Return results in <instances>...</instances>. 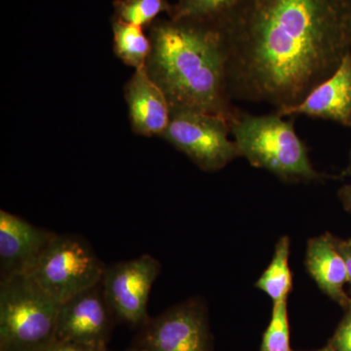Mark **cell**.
Here are the masks:
<instances>
[{"label": "cell", "instance_id": "cell-1", "mask_svg": "<svg viewBox=\"0 0 351 351\" xmlns=\"http://www.w3.org/2000/svg\"><path fill=\"white\" fill-rule=\"evenodd\" d=\"M230 99L299 105L351 52V0H240L217 23Z\"/></svg>", "mask_w": 351, "mask_h": 351}, {"label": "cell", "instance_id": "cell-2", "mask_svg": "<svg viewBox=\"0 0 351 351\" xmlns=\"http://www.w3.org/2000/svg\"><path fill=\"white\" fill-rule=\"evenodd\" d=\"M147 73L171 107L221 115L230 120L237 110L228 90V56L218 25L201 21H161L149 32Z\"/></svg>", "mask_w": 351, "mask_h": 351}, {"label": "cell", "instance_id": "cell-3", "mask_svg": "<svg viewBox=\"0 0 351 351\" xmlns=\"http://www.w3.org/2000/svg\"><path fill=\"white\" fill-rule=\"evenodd\" d=\"M230 126L239 156L254 167L267 170L286 182L320 179L292 122L276 112L255 115L237 110Z\"/></svg>", "mask_w": 351, "mask_h": 351}, {"label": "cell", "instance_id": "cell-4", "mask_svg": "<svg viewBox=\"0 0 351 351\" xmlns=\"http://www.w3.org/2000/svg\"><path fill=\"white\" fill-rule=\"evenodd\" d=\"M60 304L25 276L0 279V351H38L56 338Z\"/></svg>", "mask_w": 351, "mask_h": 351}, {"label": "cell", "instance_id": "cell-5", "mask_svg": "<svg viewBox=\"0 0 351 351\" xmlns=\"http://www.w3.org/2000/svg\"><path fill=\"white\" fill-rule=\"evenodd\" d=\"M105 269L86 240L56 233L25 276L61 304L100 283Z\"/></svg>", "mask_w": 351, "mask_h": 351}, {"label": "cell", "instance_id": "cell-6", "mask_svg": "<svg viewBox=\"0 0 351 351\" xmlns=\"http://www.w3.org/2000/svg\"><path fill=\"white\" fill-rule=\"evenodd\" d=\"M230 134V120L226 117L191 108L171 107L169 125L162 138L201 170L216 172L240 156Z\"/></svg>", "mask_w": 351, "mask_h": 351}, {"label": "cell", "instance_id": "cell-7", "mask_svg": "<svg viewBox=\"0 0 351 351\" xmlns=\"http://www.w3.org/2000/svg\"><path fill=\"white\" fill-rule=\"evenodd\" d=\"M160 271L159 261L147 254L106 267L101 282L115 320L137 330L149 322V294Z\"/></svg>", "mask_w": 351, "mask_h": 351}, {"label": "cell", "instance_id": "cell-8", "mask_svg": "<svg viewBox=\"0 0 351 351\" xmlns=\"http://www.w3.org/2000/svg\"><path fill=\"white\" fill-rule=\"evenodd\" d=\"M133 346L141 351H213L206 306L189 299L171 306L138 330Z\"/></svg>", "mask_w": 351, "mask_h": 351}, {"label": "cell", "instance_id": "cell-9", "mask_svg": "<svg viewBox=\"0 0 351 351\" xmlns=\"http://www.w3.org/2000/svg\"><path fill=\"white\" fill-rule=\"evenodd\" d=\"M115 322L100 282L60 304L56 338L108 346Z\"/></svg>", "mask_w": 351, "mask_h": 351}, {"label": "cell", "instance_id": "cell-10", "mask_svg": "<svg viewBox=\"0 0 351 351\" xmlns=\"http://www.w3.org/2000/svg\"><path fill=\"white\" fill-rule=\"evenodd\" d=\"M56 233L0 211V276H25Z\"/></svg>", "mask_w": 351, "mask_h": 351}, {"label": "cell", "instance_id": "cell-11", "mask_svg": "<svg viewBox=\"0 0 351 351\" xmlns=\"http://www.w3.org/2000/svg\"><path fill=\"white\" fill-rule=\"evenodd\" d=\"M125 99L133 131L145 137H162L169 125L171 105L145 66L136 69L127 82Z\"/></svg>", "mask_w": 351, "mask_h": 351}, {"label": "cell", "instance_id": "cell-12", "mask_svg": "<svg viewBox=\"0 0 351 351\" xmlns=\"http://www.w3.org/2000/svg\"><path fill=\"white\" fill-rule=\"evenodd\" d=\"M277 114L306 115L351 127V52L343 58L338 69L299 105Z\"/></svg>", "mask_w": 351, "mask_h": 351}, {"label": "cell", "instance_id": "cell-13", "mask_svg": "<svg viewBox=\"0 0 351 351\" xmlns=\"http://www.w3.org/2000/svg\"><path fill=\"white\" fill-rule=\"evenodd\" d=\"M306 267L325 294L341 306H351V299L345 292L346 283L348 282V269L334 237L325 234L309 240Z\"/></svg>", "mask_w": 351, "mask_h": 351}, {"label": "cell", "instance_id": "cell-14", "mask_svg": "<svg viewBox=\"0 0 351 351\" xmlns=\"http://www.w3.org/2000/svg\"><path fill=\"white\" fill-rule=\"evenodd\" d=\"M113 50L115 55L136 69L145 68L151 54V39L142 27L117 19L112 24Z\"/></svg>", "mask_w": 351, "mask_h": 351}, {"label": "cell", "instance_id": "cell-15", "mask_svg": "<svg viewBox=\"0 0 351 351\" xmlns=\"http://www.w3.org/2000/svg\"><path fill=\"white\" fill-rule=\"evenodd\" d=\"M290 239L283 237L277 242L269 267L258 279L256 287L269 295L274 302L287 301L292 289V272L289 267Z\"/></svg>", "mask_w": 351, "mask_h": 351}, {"label": "cell", "instance_id": "cell-16", "mask_svg": "<svg viewBox=\"0 0 351 351\" xmlns=\"http://www.w3.org/2000/svg\"><path fill=\"white\" fill-rule=\"evenodd\" d=\"M240 0H179L172 9V19L217 23L226 17Z\"/></svg>", "mask_w": 351, "mask_h": 351}, {"label": "cell", "instance_id": "cell-17", "mask_svg": "<svg viewBox=\"0 0 351 351\" xmlns=\"http://www.w3.org/2000/svg\"><path fill=\"white\" fill-rule=\"evenodd\" d=\"M261 351H293L290 346L287 301L274 302L269 326L263 332Z\"/></svg>", "mask_w": 351, "mask_h": 351}, {"label": "cell", "instance_id": "cell-18", "mask_svg": "<svg viewBox=\"0 0 351 351\" xmlns=\"http://www.w3.org/2000/svg\"><path fill=\"white\" fill-rule=\"evenodd\" d=\"M168 8L165 0H119L115 2L117 19L142 27Z\"/></svg>", "mask_w": 351, "mask_h": 351}, {"label": "cell", "instance_id": "cell-19", "mask_svg": "<svg viewBox=\"0 0 351 351\" xmlns=\"http://www.w3.org/2000/svg\"><path fill=\"white\" fill-rule=\"evenodd\" d=\"M329 346L337 351H351V306L337 328Z\"/></svg>", "mask_w": 351, "mask_h": 351}, {"label": "cell", "instance_id": "cell-20", "mask_svg": "<svg viewBox=\"0 0 351 351\" xmlns=\"http://www.w3.org/2000/svg\"><path fill=\"white\" fill-rule=\"evenodd\" d=\"M38 351H110L108 346L87 345V343H77V341H69L55 338L48 345L43 346Z\"/></svg>", "mask_w": 351, "mask_h": 351}, {"label": "cell", "instance_id": "cell-21", "mask_svg": "<svg viewBox=\"0 0 351 351\" xmlns=\"http://www.w3.org/2000/svg\"><path fill=\"white\" fill-rule=\"evenodd\" d=\"M337 248L345 258L346 269H348V282H351V244L348 241H339L335 239Z\"/></svg>", "mask_w": 351, "mask_h": 351}, {"label": "cell", "instance_id": "cell-22", "mask_svg": "<svg viewBox=\"0 0 351 351\" xmlns=\"http://www.w3.org/2000/svg\"><path fill=\"white\" fill-rule=\"evenodd\" d=\"M350 161H351V152H350ZM339 197L343 203V207L346 211L350 212L351 214V182L346 184L339 191Z\"/></svg>", "mask_w": 351, "mask_h": 351}, {"label": "cell", "instance_id": "cell-23", "mask_svg": "<svg viewBox=\"0 0 351 351\" xmlns=\"http://www.w3.org/2000/svg\"><path fill=\"white\" fill-rule=\"evenodd\" d=\"M315 351H337V350H335L334 348H331V346H327V348H322V350H315Z\"/></svg>", "mask_w": 351, "mask_h": 351}, {"label": "cell", "instance_id": "cell-24", "mask_svg": "<svg viewBox=\"0 0 351 351\" xmlns=\"http://www.w3.org/2000/svg\"><path fill=\"white\" fill-rule=\"evenodd\" d=\"M125 351H141L138 348H136V346H132L131 348H129L128 350Z\"/></svg>", "mask_w": 351, "mask_h": 351}, {"label": "cell", "instance_id": "cell-25", "mask_svg": "<svg viewBox=\"0 0 351 351\" xmlns=\"http://www.w3.org/2000/svg\"><path fill=\"white\" fill-rule=\"evenodd\" d=\"M348 242H350V243L351 244V239H350V241H348Z\"/></svg>", "mask_w": 351, "mask_h": 351}]
</instances>
